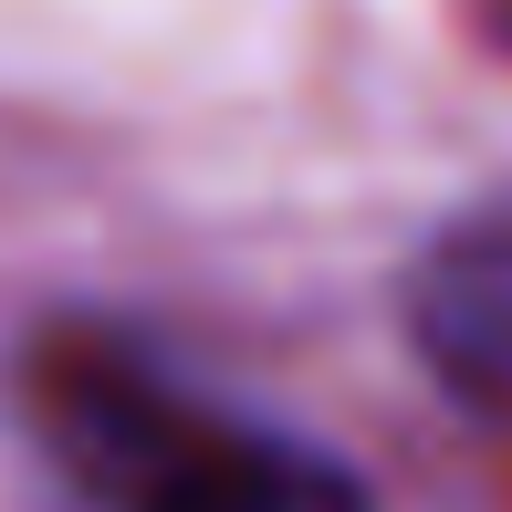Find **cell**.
Instances as JSON below:
<instances>
[{
    "mask_svg": "<svg viewBox=\"0 0 512 512\" xmlns=\"http://www.w3.org/2000/svg\"><path fill=\"white\" fill-rule=\"evenodd\" d=\"M492 21H502V42H512V0H492Z\"/></svg>",
    "mask_w": 512,
    "mask_h": 512,
    "instance_id": "obj_3",
    "label": "cell"
},
{
    "mask_svg": "<svg viewBox=\"0 0 512 512\" xmlns=\"http://www.w3.org/2000/svg\"><path fill=\"white\" fill-rule=\"evenodd\" d=\"M408 345L460 408L512 418V199H481L439 230L398 283Z\"/></svg>",
    "mask_w": 512,
    "mask_h": 512,
    "instance_id": "obj_2",
    "label": "cell"
},
{
    "mask_svg": "<svg viewBox=\"0 0 512 512\" xmlns=\"http://www.w3.org/2000/svg\"><path fill=\"white\" fill-rule=\"evenodd\" d=\"M32 418L53 460L105 512H377L356 460L293 429L209 418L115 335H53L32 366Z\"/></svg>",
    "mask_w": 512,
    "mask_h": 512,
    "instance_id": "obj_1",
    "label": "cell"
}]
</instances>
